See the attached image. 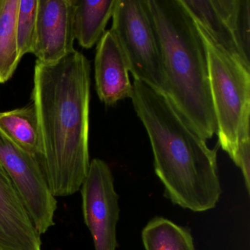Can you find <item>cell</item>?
I'll use <instances>...</instances> for the list:
<instances>
[{
    "label": "cell",
    "instance_id": "cell-1",
    "mask_svg": "<svg viewBox=\"0 0 250 250\" xmlns=\"http://www.w3.org/2000/svg\"><path fill=\"white\" fill-rule=\"evenodd\" d=\"M90 65L75 50L59 62L36 61L32 100L37 114L39 159L52 194L81 188L90 167Z\"/></svg>",
    "mask_w": 250,
    "mask_h": 250
},
{
    "label": "cell",
    "instance_id": "cell-2",
    "mask_svg": "<svg viewBox=\"0 0 250 250\" xmlns=\"http://www.w3.org/2000/svg\"><path fill=\"white\" fill-rule=\"evenodd\" d=\"M131 99L148 134L166 197L194 212L214 208L222 194L217 149H210L165 93L134 80Z\"/></svg>",
    "mask_w": 250,
    "mask_h": 250
},
{
    "label": "cell",
    "instance_id": "cell-3",
    "mask_svg": "<svg viewBox=\"0 0 250 250\" xmlns=\"http://www.w3.org/2000/svg\"><path fill=\"white\" fill-rule=\"evenodd\" d=\"M167 79V97L205 140L217 131L207 52L181 0H146Z\"/></svg>",
    "mask_w": 250,
    "mask_h": 250
},
{
    "label": "cell",
    "instance_id": "cell-4",
    "mask_svg": "<svg viewBox=\"0 0 250 250\" xmlns=\"http://www.w3.org/2000/svg\"><path fill=\"white\" fill-rule=\"evenodd\" d=\"M197 24L207 52L219 144L235 165L238 134L243 121L250 114V70L218 46Z\"/></svg>",
    "mask_w": 250,
    "mask_h": 250
},
{
    "label": "cell",
    "instance_id": "cell-5",
    "mask_svg": "<svg viewBox=\"0 0 250 250\" xmlns=\"http://www.w3.org/2000/svg\"><path fill=\"white\" fill-rule=\"evenodd\" d=\"M111 31L134 80L167 93V79L146 0H117Z\"/></svg>",
    "mask_w": 250,
    "mask_h": 250
},
{
    "label": "cell",
    "instance_id": "cell-6",
    "mask_svg": "<svg viewBox=\"0 0 250 250\" xmlns=\"http://www.w3.org/2000/svg\"><path fill=\"white\" fill-rule=\"evenodd\" d=\"M0 163L11 178L40 235L55 225L56 197L52 194L39 156L27 153L0 132Z\"/></svg>",
    "mask_w": 250,
    "mask_h": 250
},
{
    "label": "cell",
    "instance_id": "cell-7",
    "mask_svg": "<svg viewBox=\"0 0 250 250\" xmlns=\"http://www.w3.org/2000/svg\"><path fill=\"white\" fill-rule=\"evenodd\" d=\"M112 170L100 159L90 162L81 187L84 221L91 233L95 250H116L119 196L115 191Z\"/></svg>",
    "mask_w": 250,
    "mask_h": 250
},
{
    "label": "cell",
    "instance_id": "cell-8",
    "mask_svg": "<svg viewBox=\"0 0 250 250\" xmlns=\"http://www.w3.org/2000/svg\"><path fill=\"white\" fill-rule=\"evenodd\" d=\"M74 0H38L33 54L43 64L59 62L76 49Z\"/></svg>",
    "mask_w": 250,
    "mask_h": 250
},
{
    "label": "cell",
    "instance_id": "cell-9",
    "mask_svg": "<svg viewBox=\"0 0 250 250\" xmlns=\"http://www.w3.org/2000/svg\"><path fill=\"white\" fill-rule=\"evenodd\" d=\"M42 247L41 235L0 163V249L42 250Z\"/></svg>",
    "mask_w": 250,
    "mask_h": 250
},
{
    "label": "cell",
    "instance_id": "cell-10",
    "mask_svg": "<svg viewBox=\"0 0 250 250\" xmlns=\"http://www.w3.org/2000/svg\"><path fill=\"white\" fill-rule=\"evenodd\" d=\"M95 80L98 96L106 106L130 98L133 87L124 52L110 30L98 42L95 58Z\"/></svg>",
    "mask_w": 250,
    "mask_h": 250
},
{
    "label": "cell",
    "instance_id": "cell-11",
    "mask_svg": "<svg viewBox=\"0 0 250 250\" xmlns=\"http://www.w3.org/2000/svg\"><path fill=\"white\" fill-rule=\"evenodd\" d=\"M117 0H74L75 39L82 47L90 49L105 33Z\"/></svg>",
    "mask_w": 250,
    "mask_h": 250
},
{
    "label": "cell",
    "instance_id": "cell-12",
    "mask_svg": "<svg viewBox=\"0 0 250 250\" xmlns=\"http://www.w3.org/2000/svg\"><path fill=\"white\" fill-rule=\"evenodd\" d=\"M0 132L27 153L39 156V125L33 103L24 107L0 112Z\"/></svg>",
    "mask_w": 250,
    "mask_h": 250
},
{
    "label": "cell",
    "instance_id": "cell-13",
    "mask_svg": "<svg viewBox=\"0 0 250 250\" xmlns=\"http://www.w3.org/2000/svg\"><path fill=\"white\" fill-rule=\"evenodd\" d=\"M194 21L209 35L212 40L240 61L250 70L244 62L238 46L226 22L213 4V0H181Z\"/></svg>",
    "mask_w": 250,
    "mask_h": 250
},
{
    "label": "cell",
    "instance_id": "cell-14",
    "mask_svg": "<svg viewBox=\"0 0 250 250\" xmlns=\"http://www.w3.org/2000/svg\"><path fill=\"white\" fill-rule=\"evenodd\" d=\"M146 250H195L191 230L162 216L150 219L142 231Z\"/></svg>",
    "mask_w": 250,
    "mask_h": 250
},
{
    "label": "cell",
    "instance_id": "cell-15",
    "mask_svg": "<svg viewBox=\"0 0 250 250\" xmlns=\"http://www.w3.org/2000/svg\"><path fill=\"white\" fill-rule=\"evenodd\" d=\"M20 1L0 0V84L13 77L21 61L16 30Z\"/></svg>",
    "mask_w": 250,
    "mask_h": 250
},
{
    "label": "cell",
    "instance_id": "cell-16",
    "mask_svg": "<svg viewBox=\"0 0 250 250\" xmlns=\"http://www.w3.org/2000/svg\"><path fill=\"white\" fill-rule=\"evenodd\" d=\"M232 33L245 63L250 67V0H213Z\"/></svg>",
    "mask_w": 250,
    "mask_h": 250
},
{
    "label": "cell",
    "instance_id": "cell-17",
    "mask_svg": "<svg viewBox=\"0 0 250 250\" xmlns=\"http://www.w3.org/2000/svg\"><path fill=\"white\" fill-rule=\"evenodd\" d=\"M38 0H20L17 18V42L20 59L33 52L36 33Z\"/></svg>",
    "mask_w": 250,
    "mask_h": 250
},
{
    "label": "cell",
    "instance_id": "cell-18",
    "mask_svg": "<svg viewBox=\"0 0 250 250\" xmlns=\"http://www.w3.org/2000/svg\"><path fill=\"white\" fill-rule=\"evenodd\" d=\"M0 250H2V249H0Z\"/></svg>",
    "mask_w": 250,
    "mask_h": 250
}]
</instances>
